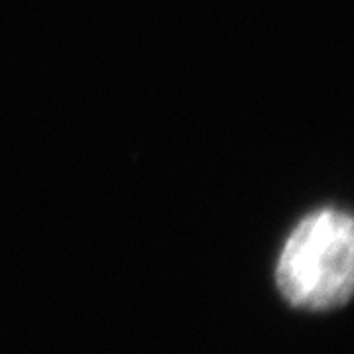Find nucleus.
<instances>
[{
  "label": "nucleus",
  "instance_id": "1",
  "mask_svg": "<svg viewBox=\"0 0 354 354\" xmlns=\"http://www.w3.org/2000/svg\"><path fill=\"white\" fill-rule=\"evenodd\" d=\"M276 279L281 295L295 307H342L354 286L353 218L337 209L305 216L281 250Z\"/></svg>",
  "mask_w": 354,
  "mask_h": 354
}]
</instances>
